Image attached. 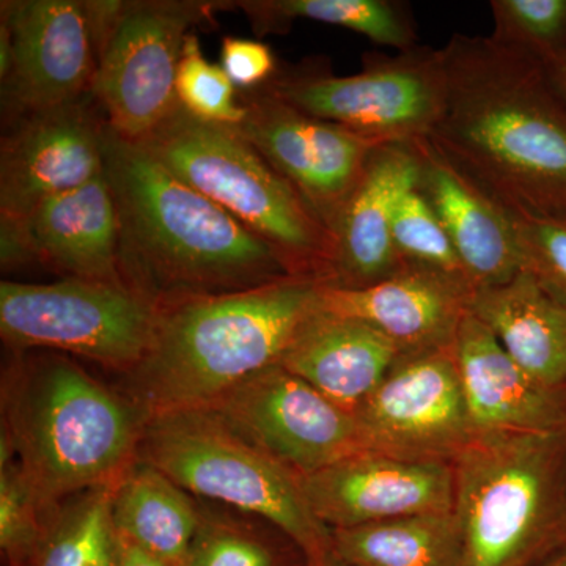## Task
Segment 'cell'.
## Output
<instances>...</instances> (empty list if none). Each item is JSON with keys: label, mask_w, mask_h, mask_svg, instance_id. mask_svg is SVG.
<instances>
[{"label": "cell", "mask_w": 566, "mask_h": 566, "mask_svg": "<svg viewBox=\"0 0 566 566\" xmlns=\"http://www.w3.org/2000/svg\"><path fill=\"white\" fill-rule=\"evenodd\" d=\"M441 54L444 111L428 139L506 211L566 219V98L545 63L461 33Z\"/></svg>", "instance_id": "6da1fadb"}, {"label": "cell", "mask_w": 566, "mask_h": 566, "mask_svg": "<svg viewBox=\"0 0 566 566\" xmlns=\"http://www.w3.org/2000/svg\"><path fill=\"white\" fill-rule=\"evenodd\" d=\"M104 177L118 218V271L156 307L293 277L266 241L107 126Z\"/></svg>", "instance_id": "7a4b0ae2"}, {"label": "cell", "mask_w": 566, "mask_h": 566, "mask_svg": "<svg viewBox=\"0 0 566 566\" xmlns=\"http://www.w3.org/2000/svg\"><path fill=\"white\" fill-rule=\"evenodd\" d=\"M147 416L62 353H14L2 379V436L46 510L115 485L139 457Z\"/></svg>", "instance_id": "3957f363"}, {"label": "cell", "mask_w": 566, "mask_h": 566, "mask_svg": "<svg viewBox=\"0 0 566 566\" xmlns=\"http://www.w3.org/2000/svg\"><path fill=\"white\" fill-rule=\"evenodd\" d=\"M319 289L312 279L285 277L159 308L150 349L123 375V392L147 419L208 408L281 363L301 324L318 307Z\"/></svg>", "instance_id": "277c9868"}, {"label": "cell", "mask_w": 566, "mask_h": 566, "mask_svg": "<svg viewBox=\"0 0 566 566\" xmlns=\"http://www.w3.org/2000/svg\"><path fill=\"white\" fill-rule=\"evenodd\" d=\"M453 465L460 566H539L566 546V431L475 434Z\"/></svg>", "instance_id": "5b68a950"}, {"label": "cell", "mask_w": 566, "mask_h": 566, "mask_svg": "<svg viewBox=\"0 0 566 566\" xmlns=\"http://www.w3.org/2000/svg\"><path fill=\"white\" fill-rule=\"evenodd\" d=\"M139 144L175 177L266 241L290 275L326 285L333 233L237 128L197 120L178 106Z\"/></svg>", "instance_id": "8992f818"}, {"label": "cell", "mask_w": 566, "mask_h": 566, "mask_svg": "<svg viewBox=\"0 0 566 566\" xmlns=\"http://www.w3.org/2000/svg\"><path fill=\"white\" fill-rule=\"evenodd\" d=\"M139 458L193 497L281 528L304 551L308 565L329 558L331 528L312 512L303 476L251 444L212 409L150 417Z\"/></svg>", "instance_id": "52a82bcc"}, {"label": "cell", "mask_w": 566, "mask_h": 566, "mask_svg": "<svg viewBox=\"0 0 566 566\" xmlns=\"http://www.w3.org/2000/svg\"><path fill=\"white\" fill-rule=\"evenodd\" d=\"M226 2L92 0V95L122 139L150 136L178 109L175 80L186 36Z\"/></svg>", "instance_id": "ba28073f"}, {"label": "cell", "mask_w": 566, "mask_h": 566, "mask_svg": "<svg viewBox=\"0 0 566 566\" xmlns=\"http://www.w3.org/2000/svg\"><path fill=\"white\" fill-rule=\"evenodd\" d=\"M159 308L114 283H0V334L11 352L84 357L128 375L150 349Z\"/></svg>", "instance_id": "9c48e42d"}, {"label": "cell", "mask_w": 566, "mask_h": 566, "mask_svg": "<svg viewBox=\"0 0 566 566\" xmlns=\"http://www.w3.org/2000/svg\"><path fill=\"white\" fill-rule=\"evenodd\" d=\"M263 87L304 114L381 144L430 137L446 103L441 50L423 46L365 55L364 70L352 76L311 66L277 71Z\"/></svg>", "instance_id": "30bf717a"}, {"label": "cell", "mask_w": 566, "mask_h": 566, "mask_svg": "<svg viewBox=\"0 0 566 566\" xmlns=\"http://www.w3.org/2000/svg\"><path fill=\"white\" fill-rule=\"evenodd\" d=\"M365 450L453 463L474 439L453 345L401 354L357 409Z\"/></svg>", "instance_id": "8fae6325"}, {"label": "cell", "mask_w": 566, "mask_h": 566, "mask_svg": "<svg viewBox=\"0 0 566 566\" xmlns=\"http://www.w3.org/2000/svg\"><path fill=\"white\" fill-rule=\"evenodd\" d=\"M208 409L301 476L365 450L356 417L279 364L233 387Z\"/></svg>", "instance_id": "7c38bea8"}, {"label": "cell", "mask_w": 566, "mask_h": 566, "mask_svg": "<svg viewBox=\"0 0 566 566\" xmlns=\"http://www.w3.org/2000/svg\"><path fill=\"white\" fill-rule=\"evenodd\" d=\"M251 92L248 98L241 96L248 114L234 128L333 233L381 142L304 114L266 87Z\"/></svg>", "instance_id": "4fadbf2b"}, {"label": "cell", "mask_w": 566, "mask_h": 566, "mask_svg": "<svg viewBox=\"0 0 566 566\" xmlns=\"http://www.w3.org/2000/svg\"><path fill=\"white\" fill-rule=\"evenodd\" d=\"M0 13L13 46L2 80L9 125L91 95L96 50L85 0H9Z\"/></svg>", "instance_id": "5bb4252c"}, {"label": "cell", "mask_w": 566, "mask_h": 566, "mask_svg": "<svg viewBox=\"0 0 566 566\" xmlns=\"http://www.w3.org/2000/svg\"><path fill=\"white\" fill-rule=\"evenodd\" d=\"M0 147V219L104 175L107 123L93 95L11 123Z\"/></svg>", "instance_id": "9a60e30c"}, {"label": "cell", "mask_w": 566, "mask_h": 566, "mask_svg": "<svg viewBox=\"0 0 566 566\" xmlns=\"http://www.w3.org/2000/svg\"><path fill=\"white\" fill-rule=\"evenodd\" d=\"M303 488L312 512L331 531L449 515L455 506V465L359 450L303 476Z\"/></svg>", "instance_id": "2e32d148"}, {"label": "cell", "mask_w": 566, "mask_h": 566, "mask_svg": "<svg viewBox=\"0 0 566 566\" xmlns=\"http://www.w3.org/2000/svg\"><path fill=\"white\" fill-rule=\"evenodd\" d=\"M3 270L39 262L63 279L125 285L118 271V218L106 177L0 219ZM126 286V285H125Z\"/></svg>", "instance_id": "e0dca14e"}, {"label": "cell", "mask_w": 566, "mask_h": 566, "mask_svg": "<svg viewBox=\"0 0 566 566\" xmlns=\"http://www.w3.org/2000/svg\"><path fill=\"white\" fill-rule=\"evenodd\" d=\"M472 296L468 283L406 264L400 273L365 289L322 286L318 304L331 314L370 324L401 354H416L453 345Z\"/></svg>", "instance_id": "ac0fdd59"}, {"label": "cell", "mask_w": 566, "mask_h": 566, "mask_svg": "<svg viewBox=\"0 0 566 566\" xmlns=\"http://www.w3.org/2000/svg\"><path fill=\"white\" fill-rule=\"evenodd\" d=\"M417 178L419 159L412 142L376 148L335 223L333 268L322 286L365 289L403 270L394 244V219L401 197Z\"/></svg>", "instance_id": "d6986e66"}, {"label": "cell", "mask_w": 566, "mask_h": 566, "mask_svg": "<svg viewBox=\"0 0 566 566\" xmlns=\"http://www.w3.org/2000/svg\"><path fill=\"white\" fill-rule=\"evenodd\" d=\"M412 145L419 159L417 188L449 234L474 292L515 277L523 256L509 211L428 137Z\"/></svg>", "instance_id": "ffe728a7"}, {"label": "cell", "mask_w": 566, "mask_h": 566, "mask_svg": "<svg viewBox=\"0 0 566 566\" xmlns=\"http://www.w3.org/2000/svg\"><path fill=\"white\" fill-rule=\"evenodd\" d=\"M453 354L475 434L566 431V395L535 382L471 311Z\"/></svg>", "instance_id": "44dd1931"}, {"label": "cell", "mask_w": 566, "mask_h": 566, "mask_svg": "<svg viewBox=\"0 0 566 566\" xmlns=\"http://www.w3.org/2000/svg\"><path fill=\"white\" fill-rule=\"evenodd\" d=\"M400 356L397 345L376 327L331 314L318 304L279 365L354 416Z\"/></svg>", "instance_id": "7402d4cb"}, {"label": "cell", "mask_w": 566, "mask_h": 566, "mask_svg": "<svg viewBox=\"0 0 566 566\" xmlns=\"http://www.w3.org/2000/svg\"><path fill=\"white\" fill-rule=\"evenodd\" d=\"M471 312L535 382L566 395V303L521 270L501 285L476 290Z\"/></svg>", "instance_id": "603a6c76"}, {"label": "cell", "mask_w": 566, "mask_h": 566, "mask_svg": "<svg viewBox=\"0 0 566 566\" xmlns=\"http://www.w3.org/2000/svg\"><path fill=\"white\" fill-rule=\"evenodd\" d=\"M115 535L174 566L185 565L202 521L199 499L147 461H134L112 494Z\"/></svg>", "instance_id": "cb8c5ba5"}, {"label": "cell", "mask_w": 566, "mask_h": 566, "mask_svg": "<svg viewBox=\"0 0 566 566\" xmlns=\"http://www.w3.org/2000/svg\"><path fill=\"white\" fill-rule=\"evenodd\" d=\"M331 557L342 566H460V528L453 513L333 528Z\"/></svg>", "instance_id": "d4e9b609"}, {"label": "cell", "mask_w": 566, "mask_h": 566, "mask_svg": "<svg viewBox=\"0 0 566 566\" xmlns=\"http://www.w3.org/2000/svg\"><path fill=\"white\" fill-rule=\"evenodd\" d=\"M233 6L248 14L260 35L283 33L294 21L307 20L349 29L398 52L419 46L411 10L394 0H249Z\"/></svg>", "instance_id": "484cf974"}, {"label": "cell", "mask_w": 566, "mask_h": 566, "mask_svg": "<svg viewBox=\"0 0 566 566\" xmlns=\"http://www.w3.org/2000/svg\"><path fill=\"white\" fill-rule=\"evenodd\" d=\"M200 510L199 532L182 566H311L304 551L273 524L207 501H200Z\"/></svg>", "instance_id": "4316f807"}, {"label": "cell", "mask_w": 566, "mask_h": 566, "mask_svg": "<svg viewBox=\"0 0 566 566\" xmlns=\"http://www.w3.org/2000/svg\"><path fill=\"white\" fill-rule=\"evenodd\" d=\"M115 485L85 491L54 506L33 566H114L117 538L111 506Z\"/></svg>", "instance_id": "83f0119b"}, {"label": "cell", "mask_w": 566, "mask_h": 566, "mask_svg": "<svg viewBox=\"0 0 566 566\" xmlns=\"http://www.w3.org/2000/svg\"><path fill=\"white\" fill-rule=\"evenodd\" d=\"M50 512L29 485L9 439L0 434V546L9 566L35 564Z\"/></svg>", "instance_id": "f1b7e54d"}, {"label": "cell", "mask_w": 566, "mask_h": 566, "mask_svg": "<svg viewBox=\"0 0 566 566\" xmlns=\"http://www.w3.org/2000/svg\"><path fill=\"white\" fill-rule=\"evenodd\" d=\"M491 39L553 65L566 46V0H493Z\"/></svg>", "instance_id": "f546056e"}, {"label": "cell", "mask_w": 566, "mask_h": 566, "mask_svg": "<svg viewBox=\"0 0 566 566\" xmlns=\"http://www.w3.org/2000/svg\"><path fill=\"white\" fill-rule=\"evenodd\" d=\"M175 92L181 109L197 120L234 128L248 114L238 88L222 66L207 61L193 32L186 36L182 46Z\"/></svg>", "instance_id": "4dcf8cb0"}, {"label": "cell", "mask_w": 566, "mask_h": 566, "mask_svg": "<svg viewBox=\"0 0 566 566\" xmlns=\"http://www.w3.org/2000/svg\"><path fill=\"white\" fill-rule=\"evenodd\" d=\"M394 244L401 262L408 266L449 275L472 289L449 234L417 188V182L398 203L394 219Z\"/></svg>", "instance_id": "1f68e13d"}, {"label": "cell", "mask_w": 566, "mask_h": 566, "mask_svg": "<svg viewBox=\"0 0 566 566\" xmlns=\"http://www.w3.org/2000/svg\"><path fill=\"white\" fill-rule=\"evenodd\" d=\"M509 214L524 270L566 303V219Z\"/></svg>", "instance_id": "d6a6232c"}, {"label": "cell", "mask_w": 566, "mask_h": 566, "mask_svg": "<svg viewBox=\"0 0 566 566\" xmlns=\"http://www.w3.org/2000/svg\"><path fill=\"white\" fill-rule=\"evenodd\" d=\"M221 66L234 87L256 91L277 74L274 52L262 41L223 36Z\"/></svg>", "instance_id": "836d02e7"}, {"label": "cell", "mask_w": 566, "mask_h": 566, "mask_svg": "<svg viewBox=\"0 0 566 566\" xmlns=\"http://www.w3.org/2000/svg\"><path fill=\"white\" fill-rule=\"evenodd\" d=\"M115 538H117V545H115L114 566H174L134 543L118 538L117 535Z\"/></svg>", "instance_id": "e575fe53"}, {"label": "cell", "mask_w": 566, "mask_h": 566, "mask_svg": "<svg viewBox=\"0 0 566 566\" xmlns=\"http://www.w3.org/2000/svg\"><path fill=\"white\" fill-rule=\"evenodd\" d=\"M13 57V46H11V35L9 28L0 22V81L9 74Z\"/></svg>", "instance_id": "d590c367"}, {"label": "cell", "mask_w": 566, "mask_h": 566, "mask_svg": "<svg viewBox=\"0 0 566 566\" xmlns=\"http://www.w3.org/2000/svg\"><path fill=\"white\" fill-rule=\"evenodd\" d=\"M549 73L553 74L554 81H556L557 87L564 93L566 98V46L558 55L557 61L553 65L547 66Z\"/></svg>", "instance_id": "8d00e7d4"}, {"label": "cell", "mask_w": 566, "mask_h": 566, "mask_svg": "<svg viewBox=\"0 0 566 566\" xmlns=\"http://www.w3.org/2000/svg\"><path fill=\"white\" fill-rule=\"evenodd\" d=\"M539 566H566V546L562 547L560 551H557L554 556L547 558V560L543 562Z\"/></svg>", "instance_id": "74e56055"}, {"label": "cell", "mask_w": 566, "mask_h": 566, "mask_svg": "<svg viewBox=\"0 0 566 566\" xmlns=\"http://www.w3.org/2000/svg\"><path fill=\"white\" fill-rule=\"evenodd\" d=\"M322 566H342V565L338 564V562L335 560V558L329 556V558H327V560L324 562V564Z\"/></svg>", "instance_id": "f35d334b"}]
</instances>
